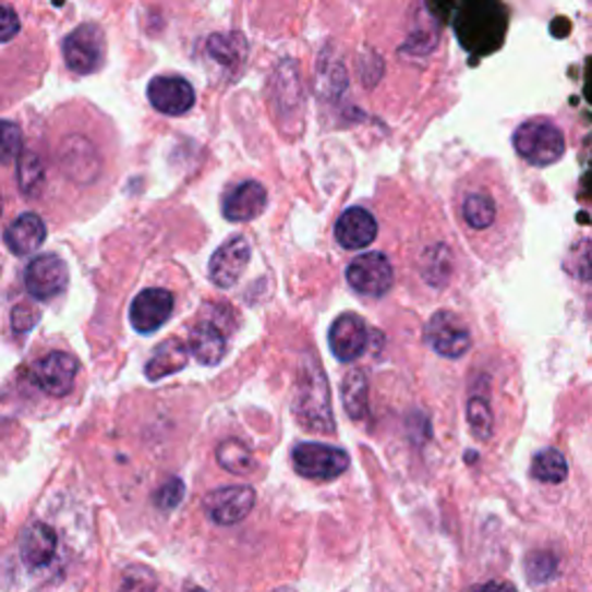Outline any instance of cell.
<instances>
[{"instance_id":"27","label":"cell","mask_w":592,"mask_h":592,"mask_svg":"<svg viewBox=\"0 0 592 592\" xmlns=\"http://www.w3.org/2000/svg\"><path fill=\"white\" fill-rule=\"evenodd\" d=\"M468 422L474 437L486 440L493 433V412L488 408V400L482 396H474L468 403Z\"/></svg>"},{"instance_id":"28","label":"cell","mask_w":592,"mask_h":592,"mask_svg":"<svg viewBox=\"0 0 592 592\" xmlns=\"http://www.w3.org/2000/svg\"><path fill=\"white\" fill-rule=\"evenodd\" d=\"M24 135L22 128L12 121H0V165H10L22 156Z\"/></svg>"},{"instance_id":"31","label":"cell","mask_w":592,"mask_h":592,"mask_svg":"<svg viewBox=\"0 0 592 592\" xmlns=\"http://www.w3.org/2000/svg\"><path fill=\"white\" fill-rule=\"evenodd\" d=\"M185 495V486L181 480H169L167 484L160 486V491L156 493V505L160 509H174L181 505Z\"/></svg>"},{"instance_id":"16","label":"cell","mask_w":592,"mask_h":592,"mask_svg":"<svg viewBox=\"0 0 592 592\" xmlns=\"http://www.w3.org/2000/svg\"><path fill=\"white\" fill-rule=\"evenodd\" d=\"M266 208V188L257 181H243L234 185L222 200V216L229 222L255 220Z\"/></svg>"},{"instance_id":"35","label":"cell","mask_w":592,"mask_h":592,"mask_svg":"<svg viewBox=\"0 0 592 592\" xmlns=\"http://www.w3.org/2000/svg\"><path fill=\"white\" fill-rule=\"evenodd\" d=\"M185 592H204V590L202 588H188Z\"/></svg>"},{"instance_id":"1","label":"cell","mask_w":592,"mask_h":592,"mask_svg":"<svg viewBox=\"0 0 592 592\" xmlns=\"http://www.w3.org/2000/svg\"><path fill=\"white\" fill-rule=\"evenodd\" d=\"M507 10L498 3H468L458 10L456 33L461 45L472 53H486L503 43Z\"/></svg>"},{"instance_id":"6","label":"cell","mask_w":592,"mask_h":592,"mask_svg":"<svg viewBox=\"0 0 592 592\" xmlns=\"http://www.w3.org/2000/svg\"><path fill=\"white\" fill-rule=\"evenodd\" d=\"M105 33L95 24H82L74 28L63 43L65 63L76 74H93L105 61Z\"/></svg>"},{"instance_id":"23","label":"cell","mask_w":592,"mask_h":592,"mask_svg":"<svg viewBox=\"0 0 592 592\" xmlns=\"http://www.w3.org/2000/svg\"><path fill=\"white\" fill-rule=\"evenodd\" d=\"M216 456H218V463L232 474H247L255 468L253 451L247 449L245 443L234 440V437H229V440L220 443Z\"/></svg>"},{"instance_id":"33","label":"cell","mask_w":592,"mask_h":592,"mask_svg":"<svg viewBox=\"0 0 592 592\" xmlns=\"http://www.w3.org/2000/svg\"><path fill=\"white\" fill-rule=\"evenodd\" d=\"M37 322V313L26 309V305H16L14 313H12V327L14 331L19 334H24L28 329H33V324Z\"/></svg>"},{"instance_id":"21","label":"cell","mask_w":592,"mask_h":592,"mask_svg":"<svg viewBox=\"0 0 592 592\" xmlns=\"http://www.w3.org/2000/svg\"><path fill=\"white\" fill-rule=\"evenodd\" d=\"M206 51L222 68L237 70L247 56V40L241 33H214L208 37Z\"/></svg>"},{"instance_id":"22","label":"cell","mask_w":592,"mask_h":592,"mask_svg":"<svg viewBox=\"0 0 592 592\" xmlns=\"http://www.w3.org/2000/svg\"><path fill=\"white\" fill-rule=\"evenodd\" d=\"M340 396L346 412L352 419H364L369 412V379L364 371H350L340 385Z\"/></svg>"},{"instance_id":"30","label":"cell","mask_w":592,"mask_h":592,"mask_svg":"<svg viewBox=\"0 0 592 592\" xmlns=\"http://www.w3.org/2000/svg\"><path fill=\"white\" fill-rule=\"evenodd\" d=\"M558 571V560L551 553H532L528 558V579L532 583H546Z\"/></svg>"},{"instance_id":"26","label":"cell","mask_w":592,"mask_h":592,"mask_svg":"<svg viewBox=\"0 0 592 592\" xmlns=\"http://www.w3.org/2000/svg\"><path fill=\"white\" fill-rule=\"evenodd\" d=\"M45 181V167L35 153H22L19 158V185H22L24 195H37Z\"/></svg>"},{"instance_id":"18","label":"cell","mask_w":592,"mask_h":592,"mask_svg":"<svg viewBox=\"0 0 592 592\" xmlns=\"http://www.w3.org/2000/svg\"><path fill=\"white\" fill-rule=\"evenodd\" d=\"M56 548H59V537L47 523H31L22 534V546H19L22 560L33 569L47 567L56 556Z\"/></svg>"},{"instance_id":"11","label":"cell","mask_w":592,"mask_h":592,"mask_svg":"<svg viewBox=\"0 0 592 592\" xmlns=\"http://www.w3.org/2000/svg\"><path fill=\"white\" fill-rule=\"evenodd\" d=\"M148 102L153 109H158L160 113H167V117H183L190 109L195 107V88L190 82H185L183 76H153L148 88Z\"/></svg>"},{"instance_id":"12","label":"cell","mask_w":592,"mask_h":592,"mask_svg":"<svg viewBox=\"0 0 592 592\" xmlns=\"http://www.w3.org/2000/svg\"><path fill=\"white\" fill-rule=\"evenodd\" d=\"M255 507V491L251 486H225L206 495L204 509L218 525L241 523Z\"/></svg>"},{"instance_id":"24","label":"cell","mask_w":592,"mask_h":592,"mask_svg":"<svg viewBox=\"0 0 592 592\" xmlns=\"http://www.w3.org/2000/svg\"><path fill=\"white\" fill-rule=\"evenodd\" d=\"M567 461L558 449H544L532 461V474L544 484H560L567 480Z\"/></svg>"},{"instance_id":"10","label":"cell","mask_w":592,"mask_h":592,"mask_svg":"<svg viewBox=\"0 0 592 592\" xmlns=\"http://www.w3.org/2000/svg\"><path fill=\"white\" fill-rule=\"evenodd\" d=\"M251 257L253 251L247 239L232 237L218 247L212 262H208V276H212V282L220 290L234 288L243 271L247 269V264H251Z\"/></svg>"},{"instance_id":"25","label":"cell","mask_w":592,"mask_h":592,"mask_svg":"<svg viewBox=\"0 0 592 592\" xmlns=\"http://www.w3.org/2000/svg\"><path fill=\"white\" fill-rule=\"evenodd\" d=\"M495 202L486 193L468 195L463 202V218L472 229H486L495 220Z\"/></svg>"},{"instance_id":"29","label":"cell","mask_w":592,"mask_h":592,"mask_svg":"<svg viewBox=\"0 0 592 592\" xmlns=\"http://www.w3.org/2000/svg\"><path fill=\"white\" fill-rule=\"evenodd\" d=\"M119 592H162V588L148 569L132 567L125 571Z\"/></svg>"},{"instance_id":"7","label":"cell","mask_w":592,"mask_h":592,"mask_svg":"<svg viewBox=\"0 0 592 592\" xmlns=\"http://www.w3.org/2000/svg\"><path fill=\"white\" fill-rule=\"evenodd\" d=\"M76 373H80V361L68 352H49L47 357L37 359L31 366V382L45 391L47 396H68L74 387Z\"/></svg>"},{"instance_id":"14","label":"cell","mask_w":592,"mask_h":592,"mask_svg":"<svg viewBox=\"0 0 592 592\" xmlns=\"http://www.w3.org/2000/svg\"><path fill=\"white\" fill-rule=\"evenodd\" d=\"M68 264L59 255L35 257L26 269V290L31 297L49 301L68 288Z\"/></svg>"},{"instance_id":"3","label":"cell","mask_w":592,"mask_h":592,"mask_svg":"<svg viewBox=\"0 0 592 592\" xmlns=\"http://www.w3.org/2000/svg\"><path fill=\"white\" fill-rule=\"evenodd\" d=\"M514 148L530 165L548 167L563 158L565 135L548 121H528L514 132Z\"/></svg>"},{"instance_id":"4","label":"cell","mask_w":592,"mask_h":592,"mask_svg":"<svg viewBox=\"0 0 592 592\" xmlns=\"http://www.w3.org/2000/svg\"><path fill=\"white\" fill-rule=\"evenodd\" d=\"M292 463H294V470L301 476H305V480L329 482L350 468V456L338 447L319 445V443H301L292 451Z\"/></svg>"},{"instance_id":"13","label":"cell","mask_w":592,"mask_h":592,"mask_svg":"<svg viewBox=\"0 0 592 592\" xmlns=\"http://www.w3.org/2000/svg\"><path fill=\"white\" fill-rule=\"evenodd\" d=\"M174 311V294L162 288H150L135 297L130 305V324L137 334H156Z\"/></svg>"},{"instance_id":"32","label":"cell","mask_w":592,"mask_h":592,"mask_svg":"<svg viewBox=\"0 0 592 592\" xmlns=\"http://www.w3.org/2000/svg\"><path fill=\"white\" fill-rule=\"evenodd\" d=\"M19 28H22V24H19L16 12L8 5H0V45L10 43L19 33Z\"/></svg>"},{"instance_id":"17","label":"cell","mask_w":592,"mask_h":592,"mask_svg":"<svg viewBox=\"0 0 592 592\" xmlns=\"http://www.w3.org/2000/svg\"><path fill=\"white\" fill-rule=\"evenodd\" d=\"M377 237V220L369 208L352 206L336 222V241L348 251L369 247Z\"/></svg>"},{"instance_id":"34","label":"cell","mask_w":592,"mask_h":592,"mask_svg":"<svg viewBox=\"0 0 592 592\" xmlns=\"http://www.w3.org/2000/svg\"><path fill=\"white\" fill-rule=\"evenodd\" d=\"M472 592H517V588L507 581H488V583H482L480 588H474Z\"/></svg>"},{"instance_id":"2","label":"cell","mask_w":592,"mask_h":592,"mask_svg":"<svg viewBox=\"0 0 592 592\" xmlns=\"http://www.w3.org/2000/svg\"><path fill=\"white\" fill-rule=\"evenodd\" d=\"M294 416L303 428L317 433H334L336 422L329 408V385L317 364L305 369L299 379V389L294 398Z\"/></svg>"},{"instance_id":"5","label":"cell","mask_w":592,"mask_h":592,"mask_svg":"<svg viewBox=\"0 0 592 592\" xmlns=\"http://www.w3.org/2000/svg\"><path fill=\"white\" fill-rule=\"evenodd\" d=\"M218 309V315L212 313H202L197 324L190 331V346L188 350L193 352V357L204 366H218L225 352H227V338L232 334V327H227L225 319H232V311Z\"/></svg>"},{"instance_id":"9","label":"cell","mask_w":592,"mask_h":592,"mask_svg":"<svg viewBox=\"0 0 592 592\" xmlns=\"http://www.w3.org/2000/svg\"><path fill=\"white\" fill-rule=\"evenodd\" d=\"M426 342L440 357L461 359L472 346V336L468 324L456 313L440 311L426 324Z\"/></svg>"},{"instance_id":"20","label":"cell","mask_w":592,"mask_h":592,"mask_svg":"<svg viewBox=\"0 0 592 592\" xmlns=\"http://www.w3.org/2000/svg\"><path fill=\"white\" fill-rule=\"evenodd\" d=\"M188 359H190V350L185 342L179 338H169L160 342L156 352H153V357L148 359L146 377L150 382H158L167 375H177L188 366Z\"/></svg>"},{"instance_id":"15","label":"cell","mask_w":592,"mask_h":592,"mask_svg":"<svg viewBox=\"0 0 592 592\" xmlns=\"http://www.w3.org/2000/svg\"><path fill=\"white\" fill-rule=\"evenodd\" d=\"M329 346H331V352L338 361H342V364H352V361H357L369 348L366 322L354 313L340 315L331 324Z\"/></svg>"},{"instance_id":"8","label":"cell","mask_w":592,"mask_h":592,"mask_svg":"<svg viewBox=\"0 0 592 592\" xmlns=\"http://www.w3.org/2000/svg\"><path fill=\"white\" fill-rule=\"evenodd\" d=\"M350 288L364 297H385L394 285V269L387 255L366 253L350 262L348 266Z\"/></svg>"},{"instance_id":"19","label":"cell","mask_w":592,"mask_h":592,"mask_svg":"<svg viewBox=\"0 0 592 592\" xmlns=\"http://www.w3.org/2000/svg\"><path fill=\"white\" fill-rule=\"evenodd\" d=\"M47 239V225L37 214H22L5 229V245L19 257L35 253Z\"/></svg>"}]
</instances>
